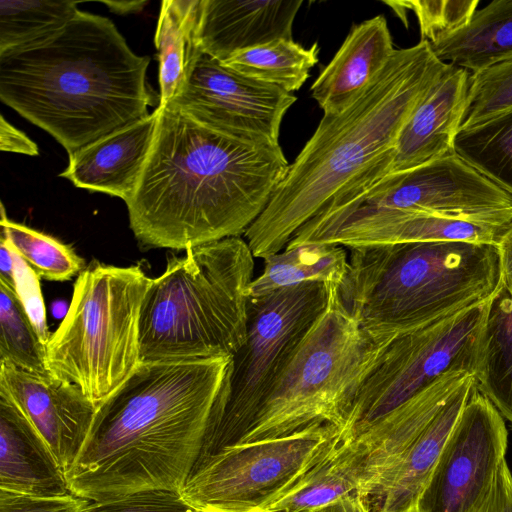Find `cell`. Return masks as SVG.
I'll list each match as a JSON object with an SVG mask.
<instances>
[{
  "label": "cell",
  "mask_w": 512,
  "mask_h": 512,
  "mask_svg": "<svg viewBox=\"0 0 512 512\" xmlns=\"http://www.w3.org/2000/svg\"><path fill=\"white\" fill-rule=\"evenodd\" d=\"M158 109L149 154L125 202L134 236L146 247L177 250L241 237L288 171L280 145L217 130L169 103Z\"/></svg>",
  "instance_id": "cell-1"
},
{
  "label": "cell",
  "mask_w": 512,
  "mask_h": 512,
  "mask_svg": "<svg viewBox=\"0 0 512 512\" xmlns=\"http://www.w3.org/2000/svg\"><path fill=\"white\" fill-rule=\"evenodd\" d=\"M232 361L140 362L97 407L66 476L69 491L89 501L180 492L201 454Z\"/></svg>",
  "instance_id": "cell-2"
},
{
  "label": "cell",
  "mask_w": 512,
  "mask_h": 512,
  "mask_svg": "<svg viewBox=\"0 0 512 512\" xmlns=\"http://www.w3.org/2000/svg\"><path fill=\"white\" fill-rule=\"evenodd\" d=\"M149 62L111 20L79 10L47 38L0 54V99L71 155L159 106Z\"/></svg>",
  "instance_id": "cell-3"
},
{
  "label": "cell",
  "mask_w": 512,
  "mask_h": 512,
  "mask_svg": "<svg viewBox=\"0 0 512 512\" xmlns=\"http://www.w3.org/2000/svg\"><path fill=\"white\" fill-rule=\"evenodd\" d=\"M447 66L427 41L396 49L350 106L324 114L245 232L253 256L264 259L281 252L335 197L363 180L382 177L403 127Z\"/></svg>",
  "instance_id": "cell-4"
},
{
  "label": "cell",
  "mask_w": 512,
  "mask_h": 512,
  "mask_svg": "<svg viewBox=\"0 0 512 512\" xmlns=\"http://www.w3.org/2000/svg\"><path fill=\"white\" fill-rule=\"evenodd\" d=\"M338 297L376 342L490 300L501 287L497 245L408 242L346 248Z\"/></svg>",
  "instance_id": "cell-5"
},
{
  "label": "cell",
  "mask_w": 512,
  "mask_h": 512,
  "mask_svg": "<svg viewBox=\"0 0 512 512\" xmlns=\"http://www.w3.org/2000/svg\"><path fill=\"white\" fill-rule=\"evenodd\" d=\"M184 251L144 296L140 362L234 357L246 342L255 258L248 243L229 237Z\"/></svg>",
  "instance_id": "cell-6"
},
{
  "label": "cell",
  "mask_w": 512,
  "mask_h": 512,
  "mask_svg": "<svg viewBox=\"0 0 512 512\" xmlns=\"http://www.w3.org/2000/svg\"><path fill=\"white\" fill-rule=\"evenodd\" d=\"M387 343L374 341L329 284L328 302L300 342L254 419L232 446L331 424L339 432L348 404Z\"/></svg>",
  "instance_id": "cell-7"
},
{
  "label": "cell",
  "mask_w": 512,
  "mask_h": 512,
  "mask_svg": "<svg viewBox=\"0 0 512 512\" xmlns=\"http://www.w3.org/2000/svg\"><path fill=\"white\" fill-rule=\"evenodd\" d=\"M151 282L138 265L93 261L84 268L46 343L48 372L76 385L98 407L140 363V312Z\"/></svg>",
  "instance_id": "cell-8"
},
{
  "label": "cell",
  "mask_w": 512,
  "mask_h": 512,
  "mask_svg": "<svg viewBox=\"0 0 512 512\" xmlns=\"http://www.w3.org/2000/svg\"><path fill=\"white\" fill-rule=\"evenodd\" d=\"M328 297L329 285L307 282L249 298L247 339L233 357L197 463L244 434Z\"/></svg>",
  "instance_id": "cell-9"
},
{
  "label": "cell",
  "mask_w": 512,
  "mask_h": 512,
  "mask_svg": "<svg viewBox=\"0 0 512 512\" xmlns=\"http://www.w3.org/2000/svg\"><path fill=\"white\" fill-rule=\"evenodd\" d=\"M385 211L423 212L507 226L512 222V195L455 152L356 184L307 222L300 236L307 242H323L349 219Z\"/></svg>",
  "instance_id": "cell-10"
},
{
  "label": "cell",
  "mask_w": 512,
  "mask_h": 512,
  "mask_svg": "<svg viewBox=\"0 0 512 512\" xmlns=\"http://www.w3.org/2000/svg\"><path fill=\"white\" fill-rule=\"evenodd\" d=\"M489 300L395 337L350 401L340 429L353 444L448 372L474 374Z\"/></svg>",
  "instance_id": "cell-11"
},
{
  "label": "cell",
  "mask_w": 512,
  "mask_h": 512,
  "mask_svg": "<svg viewBox=\"0 0 512 512\" xmlns=\"http://www.w3.org/2000/svg\"><path fill=\"white\" fill-rule=\"evenodd\" d=\"M341 442L331 424L220 449L198 462L179 494L197 512H260Z\"/></svg>",
  "instance_id": "cell-12"
},
{
  "label": "cell",
  "mask_w": 512,
  "mask_h": 512,
  "mask_svg": "<svg viewBox=\"0 0 512 512\" xmlns=\"http://www.w3.org/2000/svg\"><path fill=\"white\" fill-rule=\"evenodd\" d=\"M507 444L503 416L474 384L417 510L488 512Z\"/></svg>",
  "instance_id": "cell-13"
},
{
  "label": "cell",
  "mask_w": 512,
  "mask_h": 512,
  "mask_svg": "<svg viewBox=\"0 0 512 512\" xmlns=\"http://www.w3.org/2000/svg\"><path fill=\"white\" fill-rule=\"evenodd\" d=\"M296 99L293 93L242 75L202 53L184 89L169 104L217 130L279 144L281 122Z\"/></svg>",
  "instance_id": "cell-14"
},
{
  "label": "cell",
  "mask_w": 512,
  "mask_h": 512,
  "mask_svg": "<svg viewBox=\"0 0 512 512\" xmlns=\"http://www.w3.org/2000/svg\"><path fill=\"white\" fill-rule=\"evenodd\" d=\"M0 398L67 476L89 437L97 406L76 385L0 361Z\"/></svg>",
  "instance_id": "cell-15"
},
{
  "label": "cell",
  "mask_w": 512,
  "mask_h": 512,
  "mask_svg": "<svg viewBox=\"0 0 512 512\" xmlns=\"http://www.w3.org/2000/svg\"><path fill=\"white\" fill-rule=\"evenodd\" d=\"M469 76L468 70L448 64L403 127L392 161L383 176L410 170L455 153V140L466 107Z\"/></svg>",
  "instance_id": "cell-16"
},
{
  "label": "cell",
  "mask_w": 512,
  "mask_h": 512,
  "mask_svg": "<svg viewBox=\"0 0 512 512\" xmlns=\"http://www.w3.org/2000/svg\"><path fill=\"white\" fill-rule=\"evenodd\" d=\"M300 0H201L197 42L223 62L232 55L279 39L292 40Z\"/></svg>",
  "instance_id": "cell-17"
},
{
  "label": "cell",
  "mask_w": 512,
  "mask_h": 512,
  "mask_svg": "<svg viewBox=\"0 0 512 512\" xmlns=\"http://www.w3.org/2000/svg\"><path fill=\"white\" fill-rule=\"evenodd\" d=\"M474 375L455 370L394 411L352 446L362 457L359 493L368 499L381 486L404 453L463 383Z\"/></svg>",
  "instance_id": "cell-18"
},
{
  "label": "cell",
  "mask_w": 512,
  "mask_h": 512,
  "mask_svg": "<svg viewBox=\"0 0 512 512\" xmlns=\"http://www.w3.org/2000/svg\"><path fill=\"white\" fill-rule=\"evenodd\" d=\"M159 109L69 155L59 175L76 187L119 197L134 193L149 154Z\"/></svg>",
  "instance_id": "cell-19"
},
{
  "label": "cell",
  "mask_w": 512,
  "mask_h": 512,
  "mask_svg": "<svg viewBox=\"0 0 512 512\" xmlns=\"http://www.w3.org/2000/svg\"><path fill=\"white\" fill-rule=\"evenodd\" d=\"M507 227L423 212H373L349 219L322 243L345 248L444 241L496 245Z\"/></svg>",
  "instance_id": "cell-20"
},
{
  "label": "cell",
  "mask_w": 512,
  "mask_h": 512,
  "mask_svg": "<svg viewBox=\"0 0 512 512\" xmlns=\"http://www.w3.org/2000/svg\"><path fill=\"white\" fill-rule=\"evenodd\" d=\"M396 49L384 16L355 25L332 60L311 85L324 114L350 106L385 67Z\"/></svg>",
  "instance_id": "cell-21"
},
{
  "label": "cell",
  "mask_w": 512,
  "mask_h": 512,
  "mask_svg": "<svg viewBox=\"0 0 512 512\" xmlns=\"http://www.w3.org/2000/svg\"><path fill=\"white\" fill-rule=\"evenodd\" d=\"M475 384L471 375L413 441L376 492L366 501L373 512H412Z\"/></svg>",
  "instance_id": "cell-22"
},
{
  "label": "cell",
  "mask_w": 512,
  "mask_h": 512,
  "mask_svg": "<svg viewBox=\"0 0 512 512\" xmlns=\"http://www.w3.org/2000/svg\"><path fill=\"white\" fill-rule=\"evenodd\" d=\"M0 490L56 496L69 493L65 475L0 398Z\"/></svg>",
  "instance_id": "cell-23"
},
{
  "label": "cell",
  "mask_w": 512,
  "mask_h": 512,
  "mask_svg": "<svg viewBox=\"0 0 512 512\" xmlns=\"http://www.w3.org/2000/svg\"><path fill=\"white\" fill-rule=\"evenodd\" d=\"M363 461L357 451L340 442L312 465L260 512H318L335 501L359 492Z\"/></svg>",
  "instance_id": "cell-24"
},
{
  "label": "cell",
  "mask_w": 512,
  "mask_h": 512,
  "mask_svg": "<svg viewBox=\"0 0 512 512\" xmlns=\"http://www.w3.org/2000/svg\"><path fill=\"white\" fill-rule=\"evenodd\" d=\"M201 0H163L154 37L158 52L160 104L165 105L184 89L203 53L197 42Z\"/></svg>",
  "instance_id": "cell-25"
},
{
  "label": "cell",
  "mask_w": 512,
  "mask_h": 512,
  "mask_svg": "<svg viewBox=\"0 0 512 512\" xmlns=\"http://www.w3.org/2000/svg\"><path fill=\"white\" fill-rule=\"evenodd\" d=\"M430 45L439 60L472 73L511 58L512 0L492 1L466 26Z\"/></svg>",
  "instance_id": "cell-26"
},
{
  "label": "cell",
  "mask_w": 512,
  "mask_h": 512,
  "mask_svg": "<svg viewBox=\"0 0 512 512\" xmlns=\"http://www.w3.org/2000/svg\"><path fill=\"white\" fill-rule=\"evenodd\" d=\"M475 386L512 426V299L502 284L488 302Z\"/></svg>",
  "instance_id": "cell-27"
},
{
  "label": "cell",
  "mask_w": 512,
  "mask_h": 512,
  "mask_svg": "<svg viewBox=\"0 0 512 512\" xmlns=\"http://www.w3.org/2000/svg\"><path fill=\"white\" fill-rule=\"evenodd\" d=\"M347 251L329 243L287 246L264 258L262 273L250 284L249 298L307 282L338 286L348 270Z\"/></svg>",
  "instance_id": "cell-28"
},
{
  "label": "cell",
  "mask_w": 512,
  "mask_h": 512,
  "mask_svg": "<svg viewBox=\"0 0 512 512\" xmlns=\"http://www.w3.org/2000/svg\"><path fill=\"white\" fill-rule=\"evenodd\" d=\"M318 53L317 42L305 48L293 39H279L240 51L222 63L249 78L293 93L308 79Z\"/></svg>",
  "instance_id": "cell-29"
},
{
  "label": "cell",
  "mask_w": 512,
  "mask_h": 512,
  "mask_svg": "<svg viewBox=\"0 0 512 512\" xmlns=\"http://www.w3.org/2000/svg\"><path fill=\"white\" fill-rule=\"evenodd\" d=\"M455 152L512 195V109L461 130Z\"/></svg>",
  "instance_id": "cell-30"
},
{
  "label": "cell",
  "mask_w": 512,
  "mask_h": 512,
  "mask_svg": "<svg viewBox=\"0 0 512 512\" xmlns=\"http://www.w3.org/2000/svg\"><path fill=\"white\" fill-rule=\"evenodd\" d=\"M77 1H0V54L37 43L63 28Z\"/></svg>",
  "instance_id": "cell-31"
},
{
  "label": "cell",
  "mask_w": 512,
  "mask_h": 512,
  "mask_svg": "<svg viewBox=\"0 0 512 512\" xmlns=\"http://www.w3.org/2000/svg\"><path fill=\"white\" fill-rule=\"evenodd\" d=\"M1 237L38 277L66 281L84 269V261L58 239L14 222L1 204Z\"/></svg>",
  "instance_id": "cell-32"
},
{
  "label": "cell",
  "mask_w": 512,
  "mask_h": 512,
  "mask_svg": "<svg viewBox=\"0 0 512 512\" xmlns=\"http://www.w3.org/2000/svg\"><path fill=\"white\" fill-rule=\"evenodd\" d=\"M0 361L18 368L48 373L46 344L18 291L0 282Z\"/></svg>",
  "instance_id": "cell-33"
},
{
  "label": "cell",
  "mask_w": 512,
  "mask_h": 512,
  "mask_svg": "<svg viewBox=\"0 0 512 512\" xmlns=\"http://www.w3.org/2000/svg\"><path fill=\"white\" fill-rule=\"evenodd\" d=\"M512 109V57L469 76L460 131Z\"/></svg>",
  "instance_id": "cell-34"
},
{
  "label": "cell",
  "mask_w": 512,
  "mask_h": 512,
  "mask_svg": "<svg viewBox=\"0 0 512 512\" xmlns=\"http://www.w3.org/2000/svg\"><path fill=\"white\" fill-rule=\"evenodd\" d=\"M412 10L419 23L421 40L439 42L466 26L476 12L478 0H423L385 2Z\"/></svg>",
  "instance_id": "cell-35"
},
{
  "label": "cell",
  "mask_w": 512,
  "mask_h": 512,
  "mask_svg": "<svg viewBox=\"0 0 512 512\" xmlns=\"http://www.w3.org/2000/svg\"><path fill=\"white\" fill-rule=\"evenodd\" d=\"M82 512H197L179 492L156 490L103 501H89Z\"/></svg>",
  "instance_id": "cell-36"
},
{
  "label": "cell",
  "mask_w": 512,
  "mask_h": 512,
  "mask_svg": "<svg viewBox=\"0 0 512 512\" xmlns=\"http://www.w3.org/2000/svg\"><path fill=\"white\" fill-rule=\"evenodd\" d=\"M88 503L71 492L38 496L0 490V512H82Z\"/></svg>",
  "instance_id": "cell-37"
},
{
  "label": "cell",
  "mask_w": 512,
  "mask_h": 512,
  "mask_svg": "<svg viewBox=\"0 0 512 512\" xmlns=\"http://www.w3.org/2000/svg\"><path fill=\"white\" fill-rule=\"evenodd\" d=\"M0 149L1 151L36 156L38 146L25 133L9 123L4 116L0 118Z\"/></svg>",
  "instance_id": "cell-38"
},
{
  "label": "cell",
  "mask_w": 512,
  "mask_h": 512,
  "mask_svg": "<svg viewBox=\"0 0 512 512\" xmlns=\"http://www.w3.org/2000/svg\"><path fill=\"white\" fill-rule=\"evenodd\" d=\"M488 512H512V473L506 459L500 464Z\"/></svg>",
  "instance_id": "cell-39"
},
{
  "label": "cell",
  "mask_w": 512,
  "mask_h": 512,
  "mask_svg": "<svg viewBox=\"0 0 512 512\" xmlns=\"http://www.w3.org/2000/svg\"><path fill=\"white\" fill-rule=\"evenodd\" d=\"M501 284L512 299V222L497 242Z\"/></svg>",
  "instance_id": "cell-40"
},
{
  "label": "cell",
  "mask_w": 512,
  "mask_h": 512,
  "mask_svg": "<svg viewBox=\"0 0 512 512\" xmlns=\"http://www.w3.org/2000/svg\"><path fill=\"white\" fill-rule=\"evenodd\" d=\"M0 282L18 291L17 255L3 237H0Z\"/></svg>",
  "instance_id": "cell-41"
},
{
  "label": "cell",
  "mask_w": 512,
  "mask_h": 512,
  "mask_svg": "<svg viewBox=\"0 0 512 512\" xmlns=\"http://www.w3.org/2000/svg\"><path fill=\"white\" fill-rule=\"evenodd\" d=\"M318 512H373L365 498L359 493L349 494Z\"/></svg>",
  "instance_id": "cell-42"
},
{
  "label": "cell",
  "mask_w": 512,
  "mask_h": 512,
  "mask_svg": "<svg viewBox=\"0 0 512 512\" xmlns=\"http://www.w3.org/2000/svg\"><path fill=\"white\" fill-rule=\"evenodd\" d=\"M105 4L111 12L120 15L134 14L143 10L148 3L146 0L142 1H100Z\"/></svg>",
  "instance_id": "cell-43"
},
{
  "label": "cell",
  "mask_w": 512,
  "mask_h": 512,
  "mask_svg": "<svg viewBox=\"0 0 512 512\" xmlns=\"http://www.w3.org/2000/svg\"><path fill=\"white\" fill-rule=\"evenodd\" d=\"M412 512H419L418 510L412 511Z\"/></svg>",
  "instance_id": "cell-44"
}]
</instances>
